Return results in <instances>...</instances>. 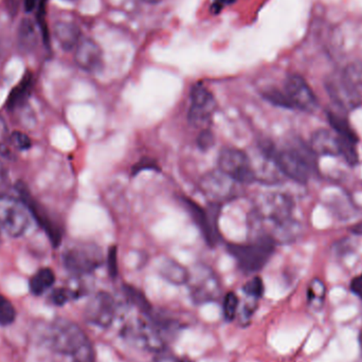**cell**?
Returning a JSON list of instances; mask_svg holds the SVG:
<instances>
[{
    "instance_id": "cell-47",
    "label": "cell",
    "mask_w": 362,
    "mask_h": 362,
    "mask_svg": "<svg viewBox=\"0 0 362 362\" xmlns=\"http://www.w3.org/2000/svg\"><path fill=\"white\" fill-rule=\"evenodd\" d=\"M359 344H361V349L362 352V333L361 334V337H359Z\"/></svg>"
},
{
    "instance_id": "cell-33",
    "label": "cell",
    "mask_w": 362,
    "mask_h": 362,
    "mask_svg": "<svg viewBox=\"0 0 362 362\" xmlns=\"http://www.w3.org/2000/svg\"><path fill=\"white\" fill-rule=\"evenodd\" d=\"M12 148L8 124L4 117L0 115V156L10 158L12 156Z\"/></svg>"
},
{
    "instance_id": "cell-11",
    "label": "cell",
    "mask_w": 362,
    "mask_h": 362,
    "mask_svg": "<svg viewBox=\"0 0 362 362\" xmlns=\"http://www.w3.org/2000/svg\"><path fill=\"white\" fill-rule=\"evenodd\" d=\"M218 167L223 173L238 183H251L255 180L252 163L246 153L238 148H225L218 158Z\"/></svg>"
},
{
    "instance_id": "cell-29",
    "label": "cell",
    "mask_w": 362,
    "mask_h": 362,
    "mask_svg": "<svg viewBox=\"0 0 362 362\" xmlns=\"http://www.w3.org/2000/svg\"><path fill=\"white\" fill-rule=\"evenodd\" d=\"M17 313L12 302L0 295V327H8L14 323Z\"/></svg>"
},
{
    "instance_id": "cell-32",
    "label": "cell",
    "mask_w": 362,
    "mask_h": 362,
    "mask_svg": "<svg viewBox=\"0 0 362 362\" xmlns=\"http://www.w3.org/2000/svg\"><path fill=\"white\" fill-rule=\"evenodd\" d=\"M340 144H341V155H340V157H342L350 167H356L359 163L357 144L350 141V140L344 139L341 137H340Z\"/></svg>"
},
{
    "instance_id": "cell-13",
    "label": "cell",
    "mask_w": 362,
    "mask_h": 362,
    "mask_svg": "<svg viewBox=\"0 0 362 362\" xmlns=\"http://www.w3.org/2000/svg\"><path fill=\"white\" fill-rule=\"evenodd\" d=\"M116 303L110 293H97L85 308V320L99 329H108L116 318Z\"/></svg>"
},
{
    "instance_id": "cell-20",
    "label": "cell",
    "mask_w": 362,
    "mask_h": 362,
    "mask_svg": "<svg viewBox=\"0 0 362 362\" xmlns=\"http://www.w3.org/2000/svg\"><path fill=\"white\" fill-rule=\"evenodd\" d=\"M185 206L191 214L192 218L195 221L200 232L204 235V240L210 246H214L217 240V232H214L208 213L195 202L191 199H185Z\"/></svg>"
},
{
    "instance_id": "cell-31",
    "label": "cell",
    "mask_w": 362,
    "mask_h": 362,
    "mask_svg": "<svg viewBox=\"0 0 362 362\" xmlns=\"http://www.w3.org/2000/svg\"><path fill=\"white\" fill-rule=\"evenodd\" d=\"M240 310V299L234 293H228L223 298V315L226 321H233Z\"/></svg>"
},
{
    "instance_id": "cell-9",
    "label": "cell",
    "mask_w": 362,
    "mask_h": 362,
    "mask_svg": "<svg viewBox=\"0 0 362 362\" xmlns=\"http://www.w3.org/2000/svg\"><path fill=\"white\" fill-rule=\"evenodd\" d=\"M63 264L70 274H89L103 264V255L95 245H74L63 253Z\"/></svg>"
},
{
    "instance_id": "cell-5",
    "label": "cell",
    "mask_w": 362,
    "mask_h": 362,
    "mask_svg": "<svg viewBox=\"0 0 362 362\" xmlns=\"http://www.w3.org/2000/svg\"><path fill=\"white\" fill-rule=\"evenodd\" d=\"M15 189H16L21 202L27 206L30 215L33 217L34 221L46 234L53 248L61 246L62 240H63V230L57 221L51 216L48 209L34 197L33 194L31 193L29 187L23 181H18L15 185Z\"/></svg>"
},
{
    "instance_id": "cell-24",
    "label": "cell",
    "mask_w": 362,
    "mask_h": 362,
    "mask_svg": "<svg viewBox=\"0 0 362 362\" xmlns=\"http://www.w3.org/2000/svg\"><path fill=\"white\" fill-rule=\"evenodd\" d=\"M340 74L351 90L362 100V62L349 64Z\"/></svg>"
},
{
    "instance_id": "cell-22",
    "label": "cell",
    "mask_w": 362,
    "mask_h": 362,
    "mask_svg": "<svg viewBox=\"0 0 362 362\" xmlns=\"http://www.w3.org/2000/svg\"><path fill=\"white\" fill-rule=\"evenodd\" d=\"M159 272L168 282L174 285L187 284L189 279V270L172 259H165L159 267Z\"/></svg>"
},
{
    "instance_id": "cell-21",
    "label": "cell",
    "mask_w": 362,
    "mask_h": 362,
    "mask_svg": "<svg viewBox=\"0 0 362 362\" xmlns=\"http://www.w3.org/2000/svg\"><path fill=\"white\" fill-rule=\"evenodd\" d=\"M55 283V274L51 268H40L29 281V291L33 296L44 295Z\"/></svg>"
},
{
    "instance_id": "cell-3",
    "label": "cell",
    "mask_w": 362,
    "mask_h": 362,
    "mask_svg": "<svg viewBox=\"0 0 362 362\" xmlns=\"http://www.w3.org/2000/svg\"><path fill=\"white\" fill-rule=\"evenodd\" d=\"M316 157L310 146L299 144L295 148L276 151L274 161L282 175L300 185H306L312 173H318Z\"/></svg>"
},
{
    "instance_id": "cell-42",
    "label": "cell",
    "mask_w": 362,
    "mask_h": 362,
    "mask_svg": "<svg viewBox=\"0 0 362 362\" xmlns=\"http://www.w3.org/2000/svg\"><path fill=\"white\" fill-rule=\"evenodd\" d=\"M235 1L236 0H212L211 11L214 15L219 14L221 11L225 10L227 6H231Z\"/></svg>"
},
{
    "instance_id": "cell-27",
    "label": "cell",
    "mask_w": 362,
    "mask_h": 362,
    "mask_svg": "<svg viewBox=\"0 0 362 362\" xmlns=\"http://www.w3.org/2000/svg\"><path fill=\"white\" fill-rule=\"evenodd\" d=\"M47 0H40L36 6V25L40 30L42 42L47 47L50 44V33H49L48 25L46 21Z\"/></svg>"
},
{
    "instance_id": "cell-39",
    "label": "cell",
    "mask_w": 362,
    "mask_h": 362,
    "mask_svg": "<svg viewBox=\"0 0 362 362\" xmlns=\"http://www.w3.org/2000/svg\"><path fill=\"white\" fill-rule=\"evenodd\" d=\"M152 362H194L191 359L183 358V357L177 356V355L172 354V353H168L167 351H163V352L157 353L155 354L154 359Z\"/></svg>"
},
{
    "instance_id": "cell-8",
    "label": "cell",
    "mask_w": 362,
    "mask_h": 362,
    "mask_svg": "<svg viewBox=\"0 0 362 362\" xmlns=\"http://www.w3.org/2000/svg\"><path fill=\"white\" fill-rule=\"evenodd\" d=\"M293 209V200L289 196L283 193H266L257 198L255 214L263 221H272L276 227L283 228L291 221Z\"/></svg>"
},
{
    "instance_id": "cell-37",
    "label": "cell",
    "mask_w": 362,
    "mask_h": 362,
    "mask_svg": "<svg viewBox=\"0 0 362 362\" xmlns=\"http://www.w3.org/2000/svg\"><path fill=\"white\" fill-rule=\"evenodd\" d=\"M214 135L209 129H202L197 138L198 148L202 151H208L214 146Z\"/></svg>"
},
{
    "instance_id": "cell-17",
    "label": "cell",
    "mask_w": 362,
    "mask_h": 362,
    "mask_svg": "<svg viewBox=\"0 0 362 362\" xmlns=\"http://www.w3.org/2000/svg\"><path fill=\"white\" fill-rule=\"evenodd\" d=\"M308 146L316 156L340 157L341 155L340 137L333 129H317L312 134Z\"/></svg>"
},
{
    "instance_id": "cell-16",
    "label": "cell",
    "mask_w": 362,
    "mask_h": 362,
    "mask_svg": "<svg viewBox=\"0 0 362 362\" xmlns=\"http://www.w3.org/2000/svg\"><path fill=\"white\" fill-rule=\"evenodd\" d=\"M74 51L76 66L84 71L97 72L103 67V50L91 38L83 36Z\"/></svg>"
},
{
    "instance_id": "cell-34",
    "label": "cell",
    "mask_w": 362,
    "mask_h": 362,
    "mask_svg": "<svg viewBox=\"0 0 362 362\" xmlns=\"http://www.w3.org/2000/svg\"><path fill=\"white\" fill-rule=\"evenodd\" d=\"M74 297H76L74 291L61 287V288H57L52 291V293L49 296V301H50L52 305L63 306Z\"/></svg>"
},
{
    "instance_id": "cell-44",
    "label": "cell",
    "mask_w": 362,
    "mask_h": 362,
    "mask_svg": "<svg viewBox=\"0 0 362 362\" xmlns=\"http://www.w3.org/2000/svg\"><path fill=\"white\" fill-rule=\"evenodd\" d=\"M40 0H23V6H25V11L27 13H32L36 10Z\"/></svg>"
},
{
    "instance_id": "cell-28",
    "label": "cell",
    "mask_w": 362,
    "mask_h": 362,
    "mask_svg": "<svg viewBox=\"0 0 362 362\" xmlns=\"http://www.w3.org/2000/svg\"><path fill=\"white\" fill-rule=\"evenodd\" d=\"M263 98L267 100L272 105L279 106V107L286 108V110H295L293 104L289 101L288 97L284 90L279 88H268L263 93Z\"/></svg>"
},
{
    "instance_id": "cell-6",
    "label": "cell",
    "mask_w": 362,
    "mask_h": 362,
    "mask_svg": "<svg viewBox=\"0 0 362 362\" xmlns=\"http://www.w3.org/2000/svg\"><path fill=\"white\" fill-rule=\"evenodd\" d=\"M30 227V213L19 197H0V228L13 238H21Z\"/></svg>"
},
{
    "instance_id": "cell-36",
    "label": "cell",
    "mask_w": 362,
    "mask_h": 362,
    "mask_svg": "<svg viewBox=\"0 0 362 362\" xmlns=\"http://www.w3.org/2000/svg\"><path fill=\"white\" fill-rule=\"evenodd\" d=\"M11 144L17 151H28L32 148L31 139L23 132L15 131L11 133Z\"/></svg>"
},
{
    "instance_id": "cell-23",
    "label": "cell",
    "mask_w": 362,
    "mask_h": 362,
    "mask_svg": "<svg viewBox=\"0 0 362 362\" xmlns=\"http://www.w3.org/2000/svg\"><path fill=\"white\" fill-rule=\"evenodd\" d=\"M327 118L331 129H333L339 137L358 144V136H357L356 132L353 129V127H351L346 117L340 116V115L335 114L333 112H327Z\"/></svg>"
},
{
    "instance_id": "cell-25",
    "label": "cell",
    "mask_w": 362,
    "mask_h": 362,
    "mask_svg": "<svg viewBox=\"0 0 362 362\" xmlns=\"http://www.w3.org/2000/svg\"><path fill=\"white\" fill-rule=\"evenodd\" d=\"M36 27L29 18H23L19 23L18 46L23 51H30L36 44Z\"/></svg>"
},
{
    "instance_id": "cell-26",
    "label": "cell",
    "mask_w": 362,
    "mask_h": 362,
    "mask_svg": "<svg viewBox=\"0 0 362 362\" xmlns=\"http://www.w3.org/2000/svg\"><path fill=\"white\" fill-rule=\"evenodd\" d=\"M124 293L129 302L135 305L141 312V314L148 317L152 316V306L141 291H138L135 287L125 285Z\"/></svg>"
},
{
    "instance_id": "cell-46",
    "label": "cell",
    "mask_w": 362,
    "mask_h": 362,
    "mask_svg": "<svg viewBox=\"0 0 362 362\" xmlns=\"http://www.w3.org/2000/svg\"><path fill=\"white\" fill-rule=\"evenodd\" d=\"M142 1L146 2V4H159V2L163 1V0H142Z\"/></svg>"
},
{
    "instance_id": "cell-18",
    "label": "cell",
    "mask_w": 362,
    "mask_h": 362,
    "mask_svg": "<svg viewBox=\"0 0 362 362\" xmlns=\"http://www.w3.org/2000/svg\"><path fill=\"white\" fill-rule=\"evenodd\" d=\"M34 82L35 78H34L33 72L27 70L17 84L11 89L4 103V108L10 112H14L25 107L31 97Z\"/></svg>"
},
{
    "instance_id": "cell-14",
    "label": "cell",
    "mask_w": 362,
    "mask_h": 362,
    "mask_svg": "<svg viewBox=\"0 0 362 362\" xmlns=\"http://www.w3.org/2000/svg\"><path fill=\"white\" fill-rule=\"evenodd\" d=\"M235 180L218 170L204 175L200 180L199 189L208 199L214 202H223L235 197Z\"/></svg>"
},
{
    "instance_id": "cell-35",
    "label": "cell",
    "mask_w": 362,
    "mask_h": 362,
    "mask_svg": "<svg viewBox=\"0 0 362 362\" xmlns=\"http://www.w3.org/2000/svg\"><path fill=\"white\" fill-rule=\"evenodd\" d=\"M243 291L246 293L247 297L252 298V299L257 300L261 298L264 293V284L263 281L259 276L251 279L250 281L246 283L243 287Z\"/></svg>"
},
{
    "instance_id": "cell-10",
    "label": "cell",
    "mask_w": 362,
    "mask_h": 362,
    "mask_svg": "<svg viewBox=\"0 0 362 362\" xmlns=\"http://www.w3.org/2000/svg\"><path fill=\"white\" fill-rule=\"evenodd\" d=\"M191 106L187 112V119L192 127L206 129L212 120L213 112L216 110L214 95L202 83L192 87L189 93Z\"/></svg>"
},
{
    "instance_id": "cell-38",
    "label": "cell",
    "mask_w": 362,
    "mask_h": 362,
    "mask_svg": "<svg viewBox=\"0 0 362 362\" xmlns=\"http://www.w3.org/2000/svg\"><path fill=\"white\" fill-rule=\"evenodd\" d=\"M10 176H8V169L0 160V197L4 195H8L10 191Z\"/></svg>"
},
{
    "instance_id": "cell-43",
    "label": "cell",
    "mask_w": 362,
    "mask_h": 362,
    "mask_svg": "<svg viewBox=\"0 0 362 362\" xmlns=\"http://www.w3.org/2000/svg\"><path fill=\"white\" fill-rule=\"evenodd\" d=\"M350 288L351 291H352L355 296H357L359 299L362 300V274L355 276V278L351 281Z\"/></svg>"
},
{
    "instance_id": "cell-30",
    "label": "cell",
    "mask_w": 362,
    "mask_h": 362,
    "mask_svg": "<svg viewBox=\"0 0 362 362\" xmlns=\"http://www.w3.org/2000/svg\"><path fill=\"white\" fill-rule=\"evenodd\" d=\"M327 293L325 283L318 279H315L310 282L308 289V299L313 306H320Z\"/></svg>"
},
{
    "instance_id": "cell-15",
    "label": "cell",
    "mask_w": 362,
    "mask_h": 362,
    "mask_svg": "<svg viewBox=\"0 0 362 362\" xmlns=\"http://www.w3.org/2000/svg\"><path fill=\"white\" fill-rule=\"evenodd\" d=\"M325 89L332 101L344 112H353L362 105V100L351 90L341 74L329 76L325 81Z\"/></svg>"
},
{
    "instance_id": "cell-45",
    "label": "cell",
    "mask_w": 362,
    "mask_h": 362,
    "mask_svg": "<svg viewBox=\"0 0 362 362\" xmlns=\"http://www.w3.org/2000/svg\"><path fill=\"white\" fill-rule=\"evenodd\" d=\"M350 231L354 235L362 236V218L350 228Z\"/></svg>"
},
{
    "instance_id": "cell-1",
    "label": "cell",
    "mask_w": 362,
    "mask_h": 362,
    "mask_svg": "<svg viewBox=\"0 0 362 362\" xmlns=\"http://www.w3.org/2000/svg\"><path fill=\"white\" fill-rule=\"evenodd\" d=\"M47 340L54 352L71 357L72 362H95V352L88 337L72 321H53L47 332Z\"/></svg>"
},
{
    "instance_id": "cell-2",
    "label": "cell",
    "mask_w": 362,
    "mask_h": 362,
    "mask_svg": "<svg viewBox=\"0 0 362 362\" xmlns=\"http://www.w3.org/2000/svg\"><path fill=\"white\" fill-rule=\"evenodd\" d=\"M122 337L131 346L146 352H163L167 346L168 336L154 317H134L122 327Z\"/></svg>"
},
{
    "instance_id": "cell-40",
    "label": "cell",
    "mask_w": 362,
    "mask_h": 362,
    "mask_svg": "<svg viewBox=\"0 0 362 362\" xmlns=\"http://www.w3.org/2000/svg\"><path fill=\"white\" fill-rule=\"evenodd\" d=\"M108 272L112 278H116L118 274V263H117V248L110 247L107 255Z\"/></svg>"
},
{
    "instance_id": "cell-4",
    "label": "cell",
    "mask_w": 362,
    "mask_h": 362,
    "mask_svg": "<svg viewBox=\"0 0 362 362\" xmlns=\"http://www.w3.org/2000/svg\"><path fill=\"white\" fill-rule=\"evenodd\" d=\"M274 247L276 240L266 234L251 244L229 245L228 251L236 259L243 272L252 274L263 269L274 255Z\"/></svg>"
},
{
    "instance_id": "cell-19",
    "label": "cell",
    "mask_w": 362,
    "mask_h": 362,
    "mask_svg": "<svg viewBox=\"0 0 362 362\" xmlns=\"http://www.w3.org/2000/svg\"><path fill=\"white\" fill-rule=\"evenodd\" d=\"M54 37L65 51H74L82 40V31L71 21H59L54 25Z\"/></svg>"
},
{
    "instance_id": "cell-12",
    "label": "cell",
    "mask_w": 362,
    "mask_h": 362,
    "mask_svg": "<svg viewBox=\"0 0 362 362\" xmlns=\"http://www.w3.org/2000/svg\"><path fill=\"white\" fill-rule=\"evenodd\" d=\"M283 90L286 93L295 110L308 114H313L318 110V98L303 76L299 74H291L287 76Z\"/></svg>"
},
{
    "instance_id": "cell-7",
    "label": "cell",
    "mask_w": 362,
    "mask_h": 362,
    "mask_svg": "<svg viewBox=\"0 0 362 362\" xmlns=\"http://www.w3.org/2000/svg\"><path fill=\"white\" fill-rule=\"evenodd\" d=\"M187 284L189 296L197 305L216 301L221 297V282L216 274L206 266L197 265L192 268Z\"/></svg>"
},
{
    "instance_id": "cell-48",
    "label": "cell",
    "mask_w": 362,
    "mask_h": 362,
    "mask_svg": "<svg viewBox=\"0 0 362 362\" xmlns=\"http://www.w3.org/2000/svg\"><path fill=\"white\" fill-rule=\"evenodd\" d=\"M1 231H2L1 228H0V240H1Z\"/></svg>"
},
{
    "instance_id": "cell-41",
    "label": "cell",
    "mask_w": 362,
    "mask_h": 362,
    "mask_svg": "<svg viewBox=\"0 0 362 362\" xmlns=\"http://www.w3.org/2000/svg\"><path fill=\"white\" fill-rule=\"evenodd\" d=\"M157 169V163L154 160L150 158L142 159L141 161L137 163L135 167L133 168V174L139 173V172L144 171V170H155Z\"/></svg>"
}]
</instances>
